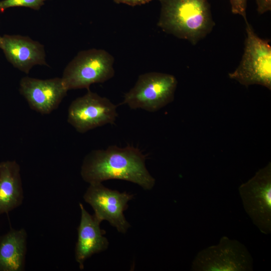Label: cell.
I'll return each instance as SVG.
<instances>
[{
	"label": "cell",
	"mask_w": 271,
	"mask_h": 271,
	"mask_svg": "<svg viewBox=\"0 0 271 271\" xmlns=\"http://www.w3.org/2000/svg\"><path fill=\"white\" fill-rule=\"evenodd\" d=\"M146 156L138 148L111 146L105 150L91 151L84 158L80 174L89 183L117 179L136 184L151 190L156 180L146 166Z\"/></svg>",
	"instance_id": "6da1fadb"
},
{
	"label": "cell",
	"mask_w": 271,
	"mask_h": 271,
	"mask_svg": "<svg viewBox=\"0 0 271 271\" xmlns=\"http://www.w3.org/2000/svg\"><path fill=\"white\" fill-rule=\"evenodd\" d=\"M158 25L165 32L196 44L213 30L208 0H160Z\"/></svg>",
	"instance_id": "7a4b0ae2"
},
{
	"label": "cell",
	"mask_w": 271,
	"mask_h": 271,
	"mask_svg": "<svg viewBox=\"0 0 271 271\" xmlns=\"http://www.w3.org/2000/svg\"><path fill=\"white\" fill-rule=\"evenodd\" d=\"M244 53L230 78L248 87L258 84L271 89V47L268 40L260 38L246 21Z\"/></svg>",
	"instance_id": "3957f363"
},
{
	"label": "cell",
	"mask_w": 271,
	"mask_h": 271,
	"mask_svg": "<svg viewBox=\"0 0 271 271\" xmlns=\"http://www.w3.org/2000/svg\"><path fill=\"white\" fill-rule=\"evenodd\" d=\"M114 58L104 50L91 49L80 51L66 65L62 79L68 89L86 88L103 83L114 74Z\"/></svg>",
	"instance_id": "277c9868"
},
{
	"label": "cell",
	"mask_w": 271,
	"mask_h": 271,
	"mask_svg": "<svg viewBox=\"0 0 271 271\" xmlns=\"http://www.w3.org/2000/svg\"><path fill=\"white\" fill-rule=\"evenodd\" d=\"M177 85L172 75L156 72L143 74L125 94L122 104L131 109L156 111L173 101Z\"/></svg>",
	"instance_id": "5b68a950"
},
{
	"label": "cell",
	"mask_w": 271,
	"mask_h": 271,
	"mask_svg": "<svg viewBox=\"0 0 271 271\" xmlns=\"http://www.w3.org/2000/svg\"><path fill=\"white\" fill-rule=\"evenodd\" d=\"M193 271H251L253 258L238 240L222 236L216 245L200 251L193 259Z\"/></svg>",
	"instance_id": "8992f818"
},
{
	"label": "cell",
	"mask_w": 271,
	"mask_h": 271,
	"mask_svg": "<svg viewBox=\"0 0 271 271\" xmlns=\"http://www.w3.org/2000/svg\"><path fill=\"white\" fill-rule=\"evenodd\" d=\"M244 209L262 233H271V163L238 188Z\"/></svg>",
	"instance_id": "52a82bcc"
},
{
	"label": "cell",
	"mask_w": 271,
	"mask_h": 271,
	"mask_svg": "<svg viewBox=\"0 0 271 271\" xmlns=\"http://www.w3.org/2000/svg\"><path fill=\"white\" fill-rule=\"evenodd\" d=\"M133 197V194L111 190L102 183H96L89 184L83 198L92 207L93 215L98 220L108 221L118 232L125 233L131 226L124 211Z\"/></svg>",
	"instance_id": "ba28073f"
},
{
	"label": "cell",
	"mask_w": 271,
	"mask_h": 271,
	"mask_svg": "<svg viewBox=\"0 0 271 271\" xmlns=\"http://www.w3.org/2000/svg\"><path fill=\"white\" fill-rule=\"evenodd\" d=\"M116 108L108 98L88 89L85 94L70 104L67 121L78 132L84 133L107 124H113L118 115Z\"/></svg>",
	"instance_id": "9c48e42d"
},
{
	"label": "cell",
	"mask_w": 271,
	"mask_h": 271,
	"mask_svg": "<svg viewBox=\"0 0 271 271\" xmlns=\"http://www.w3.org/2000/svg\"><path fill=\"white\" fill-rule=\"evenodd\" d=\"M19 90L30 107L43 114L56 109L68 91L61 77L40 79L29 76L21 79Z\"/></svg>",
	"instance_id": "30bf717a"
},
{
	"label": "cell",
	"mask_w": 271,
	"mask_h": 271,
	"mask_svg": "<svg viewBox=\"0 0 271 271\" xmlns=\"http://www.w3.org/2000/svg\"><path fill=\"white\" fill-rule=\"evenodd\" d=\"M0 49L14 67L26 74L36 65L48 66L44 46L29 37L0 36Z\"/></svg>",
	"instance_id": "8fae6325"
},
{
	"label": "cell",
	"mask_w": 271,
	"mask_h": 271,
	"mask_svg": "<svg viewBox=\"0 0 271 271\" xmlns=\"http://www.w3.org/2000/svg\"><path fill=\"white\" fill-rule=\"evenodd\" d=\"M79 205L81 218L77 228L75 258L82 270L84 269L85 261L92 255L105 250L109 242L104 236L105 230L100 228L101 222L94 215L90 214L82 203H79Z\"/></svg>",
	"instance_id": "7c38bea8"
},
{
	"label": "cell",
	"mask_w": 271,
	"mask_h": 271,
	"mask_svg": "<svg viewBox=\"0 0 271 271\" xmlns=\"http://www.w3.org/2000/svg\"><path fill=\"white\" fill-rule=\"evenodd\" d=\"M23 200L20 165L15 160L0 162V215L18 208Z\"/></svg>",
	"instance_id": "4fadbf2b"
},
{
	"label": "cell",
	"mask_w": 271,
	"mask_h": 271,
	"mask_svg": "<svg viewBox=\"0 0 271 271\" xmlns=\"http://www.w3.org/2000/svg\"><path fill=\"white\" fill-rule=\"evenodd\" d=\"M27 233L12 229L0 236V271H23L27 250Z\"/></svg>",
	"instance_id": "5bb4252c"
},
{
	"label": "cell",
	"mask_w": 271,
	"mask_h": 271,
	"mask_svg": "<svg viewBox=\"0 0 271 271\" xmlns=\"http://www.w3.org/2000/svg\"><path fill=\"white\" fill-rule=\"evenodd\" d=\"M46 0H3L0 1V12L13 7H26L39 10Z\"/></svg>",
	"instance_id": "9a60e30c"
},
{
	"label": "cell",
	"mask_w": 271,
	"mask_h": 271,
	"mask_svg": "<svg viewBox=\"0 0 271 271\" xmlns=\"http://www.w3.org/2000/svg\"><path fill=\"white\" fill-rule=\"evenodd\" d=\"M231 6V11L234 14H238L241 16L245 20H246V7L247 0H229Z\"/></svg>",
	"instance_id": "2e32d148"
},
{
	"label": "cell",
	"mask_w": 271,
	"mask_h": 271,
	"mask_svg": "<svg viewBox=\"0 0 271 271\" xmlns=\"http://www.w3.org/2000/svg\"><path fill=\"white\" fill-rule=\"evenodd\" d=\"M257 11L259 14H263L271 10V0H255Z\"/></svg>",
	"instance_id": "e0dca14e"
},
{
	"label": "cell",
	"mask_w": 271,
	"mask_h": 271,
	"mask_svg": "<svg viewBox=\"0 0 271 271\" xmlns=\"http://www.w3.org/2000/svg\"><path fill=\"white\" fill-rule=\"evenodd\" d=\"M153 0H113L116 3H122L131 6L141 5L149 3Z\"/></svg>",
	"instance_id": "ac0fdd59"
}]
</instances>
